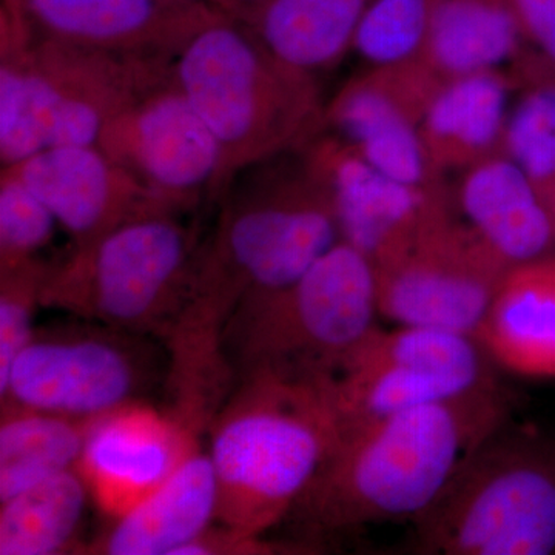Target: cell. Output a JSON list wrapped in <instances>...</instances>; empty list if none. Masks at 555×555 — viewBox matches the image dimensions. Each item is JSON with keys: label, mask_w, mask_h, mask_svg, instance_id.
<instances>
[{"label": "cell", "mask_w": 555, "mask_h": 555, "mask_svg": "<svg viewBox=\"0 0 555 555\" xmlns=\"http://www.w3.org/2000/svg\"><path fill=\"white\" fill-rule=\"evenodd\" d=\"M506 420L509 400L500 385L339 426L292 514L318 535L415 520L463 456Z\"/></svg>", "instance_id": "cell-1"}, {"label": "cell", "mask_w": 555, "mask_h": 555, "mask_svg": "<svg viewBox=\"0 0 555 555\" xmlns=\"http://www.w3.org/2000/svg\"><path fill=\"white\" fill-rule=\"evenodd\" d=\"M272 164L241 171L219 199L184 302L201 334H224L244 299L288 286L341 241L331 196L305 160L291 171Z\"/></svg>", "instance_id": "cell-2"}, {"label": "cell", "mask_w": 555, "mask_h": 555, "mask_svg": "<svg viewBox=\"0 0 555 555\" xmlns=\"http://www.w3.org/2000/svg\"><path fill=\"white\" fill-rule=\"evenodd\" d=\"M338 433L326 378L255 372L236 379L206 433L218 524L264 537L294 513Z\"/></svg>", "instance_id": "cell-3"}, {"label": "cell", "mask_w": 555, "mask_h": 555, "mask_svg": "<svg viewBox=\"0 0 555 555\" xmlns=\"http://www.w3.org/2000/svg\"><path fill=\"white\" fill-rule=\"evenodd\" d=\"M179 89L221 152L210 201L241 171L299 152L324 130L317 80L287 67L244 22L222 14L189 40L175 61Z\"/></svg>", "instance_id": "cell-4"}, {"label": "cell", "mask_w": 555, "mask_h": 555, "mask_svg": "<svg viewBox=\"0 0 555 555\" xmlns=\"http://www.w3.org/2000/svg\"><path fill=\"white\" fill-rule=\"evenodd\" d=\"M171 57L86 49L35 36L0 46V164L96 145L124 108L175 76Z\"/></svg>", "instance_id": "cell-5"}, {"label": "cell", "mask_w": 555, "mask_h": 555, "mask_svg": "<svg viewBox=\"0 0 555 555\" xmlns=\"http://www.w3.org/2000/svg\"><path fill=\"white\" fill-rule=\"evenodd\" d=\"M412 524L425 554L555 553V441L506 420Z\"/></svg>", "instance_id": "cell-6"}, {"label": "cell", "mask_w": 555, "mask_h": 555, "mask_svg": "<svg viewBox=\"0 0 555 555\" xmlns=\"http://www.w3.org/2000/svg\"><path fill=\"white\" fill-rule=\"evenodd\" d=\"M378 313L374 264L341 240L294 283L241 302L222 337L225 360L235 382L255 372L327 378Z\"/></svg>", "instance_id": "cell-7"}, {"label": "cell", "mask_w": 555, "mask_h": 555, "mask_svg": "<svg viewBox=\"0 0 555 555\" xmlns=\"http://www.w3.org/2000/svg\"><path fill=\"white\" fill-rule=\"evenodd\" d=\"M177 214L131 219L51 264L42 308L163 339L188 295L199 244Z\"/></svg>", "instance_id": "cell-8"}, {"label": "cell", "mask_w": 555, "mask_h": 555, "mask_svg": "<svg viewBox=\"0 0 555 555\" xmlns=\"http://www.w3.org/2000/svg\"><path fill=\"white\" fill-rule=\"evenodd\" d=\"M78 320L36 327L0 378V404L93 422L166 383L159 339Z\"/></svg>", "instance_id": "cell-9"}, {"label": "cell", "mask_w": 555, "mask_h": 555, "mask_svg": "<svg viewBox=\"0 0 555 555\" xmlns=\"http://www.w3.org/2000/svg\"><path fill=\"white\" fill-rule=\"evenodd\" d=\"M339 426L500 386L476 338L441 328L375 326L327 377Z\"/></svg>", "instance_id": "cell-10"}, {"label": "cell", "mask_w": 555, "mask_h": 555, "mask_svg": "<svg viewBox=\"0 0 555 555\" xmlns=\"http://www.w3.org/2000/svg\"><path fill=\"white\" fill-rule=\"evenodd\" d=\"M509 266L451 208L375 269L379 315L476 338Z\"/></svg>", "instance_id": "cell-11"}, {"label": "cell", "mask_w": 555, "mask_h": 555, "mask_svg": "<svg viewBox=\"0 0 555 555\" xmlns=\"http://www.w3.org/2000/svg\"><path fill=\"white\" fill-rule=\"evenodd\" d=\"M96 145L177 214L210 201L221 152L175 76L109 119Z\"/></svg>", "instance_id": "cell-12"}, {"label": "cell", "mask_w": 555, "mask_h": 555, "mask_svg": "<svg viewBox=\"0 0 555 555\" xmlns=\"http://www.w3.org/2000/svg\"><path fill=\"white\" fill-rule=\"evenodd\" d=\"M301 152L331 196L341 240L366 255L375 269L406 250L451 208L440 185L415 188L387 177L335 134L321 131Z\"/></svg>", "instance_id": "cell-13"}, {"label": "cell", "mask_w": 555, "mask_h": 555, "mask_svg": "<svg viewBox=\"0 0 555 555\" xmlns=\"http://www.w3.org/2000/svg\"><path fill=\"white\" fill-rule=\"evenodd\" d=\"M441 80L422 60L371 68L328 102L324 129L387 177L438 188L440 178L427 159L420 122Z\"/></svg>", "instance_id": "cell-14"}, {"label": "cell", "mask_w": 555, "mask_h": 555, "mask_svg": "<svg viewBox=\"0 0 555 555\" xmlns=\"http://www.w3.org/2000/svg\"><path fill=\"white\" fill-rule=\"evenodd\" d=\"M201 436L149 401L93 420L78 470L108 520L124 516L173 473Z\"/></svg>", "instance_id": "cell-15"}, {"label": "cell", "mask_w": 555, "mask_h": 555, "mask_svg": "<svg viewBox=\"0 0 555 555\" xmlns=\"http://www.w3.org/2000/svg\"><path fill=\"white\" fill-rule=\"evenodd\" d=\"M2 171L21 179L50 208L75 246L131 219L177 214L98 145L47 149Z\"/></svg>", "instance_id": "cell-16"}, {"label": "cell", "mask_w": 555, "mask_h": 555, "mask_svg": "<svg viewBox=\"0 0 555 555\" xmlns=\"http://www.w3.org/2000/svg\"><path fill=\"white\" fill-rule=\"evenodd\" d=\"M39 38L177 60L221 10L178 0H22Z\"/></svg>", "instance_id": "cell-17"}, {"label": "cell", "mask_w": 555, "mask_h": 555, "mask_svg": "<svg viewBox=\"0 0 555 555\" xmlns=\"http://www.w3.org/2000/svg\"><path fill=\"white\" fill-rule=\"evenodd\" d=\"M218 481L203 441L163 485L86 543L80 554L178 555L218 520Z\"/></svg>", "instance_id": "cell-18"}, {"label": "cell", "mask_w": 555, "mask_h": 555, "mask_svg": "<svg viewBox=\"0 0 555 555\" xmlns=\"http://www.w3.org/2000/svg\"><path fill=\"white\" fill-rule=\"evenodd\" d=\"M456 204L466 224L509 268L545 258L555 247L542 193L502 152L465 170Z\"/></svg>", "instance_id": "cell-19"}, {"label": "cell", "mask_w": 555, "mask_h": 555, "mask_svg": "<svg viewBox=\"0 0 555 555\" xmlns=\"http://www.w3.org/2000/svg\"><path fill=\"white\" fill-rule=\"evenodd\" d=\"M476 339L495 366L555 378V257L507 270Z\"/></svg>", "instance_id": "cell-20"}, {"label": "cell", "mask_w": 555, "mask_h": 555, "mask_svg": "<svg viewBox=\"0 0 555 555\" xmlns=\"http://www.w3.org/2000/svg\"><path fill=\"white\" fill-rule=\"evenodd\" d=\"M516 87L513 75L502 69L470 73L440 83L420 122L427 159L438 178L500 153L511 91Z\"/></svg>", "instance_id": "cell-21"}, {"label": "cell", "mask_w": 555, "mask_h": 555, "mask_svg": "<svg viewBox=\"0 0 555 555\" xmlns=\"http://www.w3.org/2000/svg\"><path fill=\"white\" fill-rule=\"evenodd\" d=\"M371 0H264L244 22L287 67L317 73L337 67L352 50Z\"/></svg>", "instance_id": "cell-22"}, {"label": "cell", "mask_w": 555, "mask_h": 555, "mask_svg": "<svg viewBox=\"0 0 555 555\" xmlns=\"http://www.w3.org/2000/svg\"><path fill=\"white\" fill-rule=\"evenodd\" d=\"M525 46L506 0H430L422 61L440 79L516 65Z\"/></svg>", "instance_id": "cell-23"}, {"label": "cell", "mask_w": 555, "mask_h": 555, "mask_svg": "<svg viewBox=\"0 0 555 555\" xmlns=\"http://www.w3.org/2000/svg\"><path fill=\"white\" fill-rule=\"evenodd\" d=\"M89 500L75 467L0 502V555L82 553L79 532Z\"/></svg>", "instance_id": "cell-24"}, {"label": "cell", "mask_w": 555, "mask_h": 555, "mask_svg": "<svg viewBox=\"0 0 555 555\" xmlns=\"http://www.w3.org/2000/svg\"><path fill=\"white\" fill-rule=\"evenodd\" d=\"M91 422L2 404L0 502L78 467Z\"/></svg>", "instance_id": "cell-25"}, {"label": "cell", "mask_w": 555, "mask_h": 555, "mask_svg": "<svg viewBox=\"0 0 555 555\" xmlns=\"http://www.w3.org/2000/svg\"><path fill=\"white\" fill-rule=\"evenodd\" d=\"M531 53L513 73L521 91L509 108L500 152L543 190L555 179V67Z\"/></svg>", "instance_id": "cell-26"}, {"label": "cell", "mask_w": 555, "mask_h": 555, "mask_svg": "<svg viewBox=\"0 0 555 555\" xmlns=\"http://www.w3.org/2000/svg\"><path fill=\"white\" fill-rule=\"evenodd\" d=\"M430 0H371L352 50L371 68L420 61L429 30Z\"/></svg>", "instance_id": "cell-27"}, {"label": "cell", "mask_w": 555, "mask_h": 555, "mask_svg": "<svg viewBox=\"0 0 555 555\" xmlns=\"http://www.w3.org/2000/svg\"><path fill=\"white\" fill-rule=\"evenodd\" d=\"M56 218L21 179L0 171V272L40 259Z\"/></svg>", "instance_id": "cell-28"}, {"label": "cell", "mask_w": 555, "mask_h": 555, "mask_svg": "<svg viewBox=\"0 0 555 555\" xmlns=\"http://www.w3.org/2000/svg\"><path fill=\"white\" fill-rule=\"evenodd\" d=\"M51 264L42 259L0 272V378L35 334L42 288Z\"/></svg>", "instance_id": "cell-29"}, {"label": "cell", "mask_w": 555, "mask_h": 555, "mask_svg": "<svg viewBox=\"0 0 555 555\" xmlns=\"http://www.w3.org/2000/svg\"><path fill=\"white\" fill-rule=\"evenodd\" d=\"M299 550H313L306 545H281L266 540V537L250 535L218 524L211 525L203 534L179 550L178 555H266L295 553Z\"/></svg>", "instance_id": "cell-30"}, {"label": "cell", "mask_w": 555, "mask_h": 555, "mask_svg": "<svg viewBox=\"0 0 555 555\" xmlns=\"http://www.w3.org/2000/svg\"><path fill=\"white\" fill-rule=\"evenodd\" d=\"M532 51L555 67V0H506Z\"/></svg>", "instance_id": "cell-31"}, {"label": "cell", "mask_w": 555, "mask_h": 555, "mask_svg": "<svg viewBox=\"0 0 555 555\" xmlns=\"http://www.w3.org/2000/svg\"><path fill=\"white\" fill-rule=\"evenodd\" d=\"M264 0H218L219 10L235 20H244L251 10L257 9Z\"/></svg>", "instance_id": "cell-32"}, {"label": "cell", "mask_w": 555, "mask_h": 555, "mask_svg": "<svg viewBox=\"0 0 555 555\" xmlns=\"http://www.w3.org/2000/svg\"><path fill=\"white\" fill-rule=\"evenodd\" d=\"M540 193H542L543 199H545L547 210H550L555 224V179L551 184H547L545 189L540 190Z\"/></svg>", "instance_id": "cell-33"}, {"label": "cell", "mask_w": 555, "mask_h": 555, "mask_svg": "<svg viewBox=\"0 0 555 555\" xmlns=\"http://www.w3.org/2000/svg\"><path fill=\"white\" fill-rule=\"evenodd\" d=\"M178 2L201 3V5H210L219 10L218 0H178Z\"/></svg>", "instance_id": "cell-34"}]
</instances>
